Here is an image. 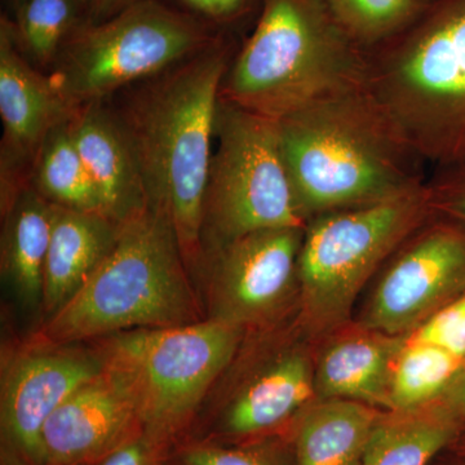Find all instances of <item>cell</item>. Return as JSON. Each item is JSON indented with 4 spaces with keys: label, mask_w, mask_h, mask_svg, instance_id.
Returning a JSON list of instances; mask_svg holds the SVG:
<instances>
[{
    "label": "cell",
    "mask_w": 465,
    "mask_h": 465,
    "mask_svg": "<svg viewBox=\"0 0 465 465\" xmlns=\"http://www.w3.org/2000/svg\"><path fill=\"white\" fill-rule=\"evenodd\" d=\"M232 61L225 33L204 50L145 79L115 113L139 162L148 206L170 220L192 277L201 255L217 105Z\"/></svg>",
    "instance_id": "1"
},
{
    "label": "cell",
    "mask_w": 465,
    "mask_h": 465,
    "mask_svg": "<svg viewBox=\"0 0 465 465\" xmlns=\"http://www.w3.org/2000/svg\"><path fill=\"white\" fill-rule=\"evenodd\" d=\"M300 215L381 203L423 186L424 162L365 88L318 100L277 121Z\"/></svg>",
    "instance_id": "2"
},
{
    "label": "cell",
    "mask_w": 465,
    "mask_h": 465,
    "mask_svg": "<svg viewBox=\"0 0 465 465\" xmlns=\"http://www.w3.org/2000/svg\"><path fill=\"white\" fill-rule=\"evenodd\" d=\"M365 54L363 88L401 139L437 170L465 163V0H430Z\"/></svg>",
    "instance_id": "3"
},
{
    "label": "cell",
    "mask_w": 465,
    "mask_h": 465,
    "mask_svg": "<svg viewBox=\"0 0 465 465\" xmlns=\"http://www.w3.org/2000/svg\"><path fill=\"white\" fill-rule=\"evenodd\" d=\"M206 320L173 224L146 208L121 224L114 246L81 290L42 323L34 338L84 344L137 329Z\"/></svg>",
    "instance_id": "4"
},
{
    "label": "cell",
    "mask_w": 465,
    "mask_h": 465,
    "mask_svg": "<svg viewBox=\"0 0 465 465\" xmlns=\"http://www.w3.org/2000/svg\"><path fill=\"white\" fill-rule=\"evenodd\" d=\"M366 54L324 0H262L258 21L220 99L280 121L318 100L365 87Z\"/></svg>",
    "instance_id": "5"
},
{
    "label": "cell",
    "mask_w": 465,
    "mask_h": 465,
    "mask_svg": "<svg viewBox=\"0 0 465 465\" xmlns=\"http://www.w3.org/2000/svg\"><path fill=\"white\" fill-rule=\"evenodd\" d=\"M425 183L393 200L313 217L298 260L295 322L312 341L351 322L361 291L432 217Z\"/></svg>",
    "instance_id": "6"
},
{
    "label": "cell",
    "mask_w": 465,
    "mask_h": 465,
    "mask_svg": "<svg viewBox=\"0 0 465 465\" xmlns=\"http://www.w3.org/2000/svg\"><path fill=\"white\" fill-rule=\"evenodd\" d=\"M244 335L232 324L203 320L113 333L87 344L133 401L145 433L164 445L195 420Z\"/></svg>",
    "instance_id": "7"
},
{
    "label": "cell",
    "mask_w": 465,
    "mask_h": 465,
    "mask_svg": "<svg viewBox=\"0 0 465 465\" xmlns=\"http://www.w3.org/2000/svg\"><path fill=\"white\" fill-rule=\"evenodd\" d=\"M223 34L167 0H139L104 23L76 27L52 65L51 84L75 109L166 72Z\"/></svg>",
    "instance_id": "8"
},
{
    "label": "cell",
    "mask_w": 465,
    "mask_h": 465,
    "mask_svg": "<svg viewBox=\"0 0 465 465\" xmlns=\"http://www.w3.org/2000/svg\"><path fill=\"white\" fill-rule=\"evenodd\" d=\"M215 139L202 213L201 255L250 232L307 225L284 163L277 121L220 99Z\"/></svg>",
    "instance_id": "9"
},
{
    "label": "cell",
    "mask_w": 465,
    "mask_h": 465,
    "mask_svg": "<svg viewBox=\"0 0 465 465\" xmlns=\"http://www.w3.org/2000/svg\"><path fill=\"white\" fill-rule=\"evenodd\" d=\"M313 342L295 317L246 333L198 412L210 418L211 440L242 442L291 430L317 401Z\"/></svg>",
    "instance_id": "10"
},
{
    "label": "cell",
    "mask_w": 465,
    "mask_h": 465,
    "mask_svg": "<svg viewBox=\"0 0 465 465\" xmlns=\"http://www.w3.org/2000/svg\"><path fill=\"white\" fill-rule=\"evenodd\" d=\"M304 228L266 229L202 252L193 272L206 320L262 331L298 313Z\"/></svg>",
    "instance_id": "11"
},
{
    "label": "cell",
    "mask_w": 465,
    "mask_h": 465,
    "mask_svg": "<svg viewBox=\"0 0 465 465\" xmlns=\"http://www.w3.org/2000/svg\"><path fill=\"white\" fill-rule=\"evenodd\" d=\"M379 272L357 322L410 336L465 292V224L433 215Z\"/></svg>",
    "instance_id": "12"
},
{
    "label": "cell",
    "mask_w": 465,
    "mask_h": 465,
    "mask_svg": "<svg viewBox=\"0 0 465 465\" xmlns=\"http://www.w3.org/2000/svg\"><path fill=\"white\" fill-rule=\"evenodd\" d=\"M103 372L90 344H54L26 335L3 351L0 419L9 451L25 465H45V421L79 388Z\"/></svg>",
    "instance_id": "13"
},
{
    "label": "cell",
    "mask_w": 465,
    "mask_h": 465,
    "mask_svg": "<svg viewBox=\"0 0 465 465\" xmlns=\"http://www.w3.org/2000/svg\"><path fill=\"white\" fill-rule=\"evenodd\" d=\"M143 433L133 401L103 370L67 397L45 421V465H92Z\"/></svg>",
    "instance_id": "14"
},
{
    "label": "cell",
    "mask_w": 465,
    "mask_h": 465,
    "mask_svg": "<svg viewBox=\"0 0 465 465\" xmlns=\"http://www.w3.org/2000/svg\"><path fill=\"white\" fill-rule=\"evenodd\" d=\"M409 336L349 322L321 339L314 351L318 400H348L390 411L394 362Z\"/></svg>",
    "instance_id": "15"
},
{
    "label": "cell",
    "mask_w": 465,
    "mask_h": 465,
    "mask_svg": "<svg viewBox=\"0 0 465 465\" xmlns=\"http://www.w3.org/2000/svg\"><path fill=\"white\" fill-rule=\"evenodd\" d=\"M69 125L105 215L124 224L143 213L149 206L139 162L118 115L96 101L73 109Z\"/></svg>",
    "instance_id": "16"
},
{
    "label": "cell",
    "mask_w": 465,
    "mask_h": 465,
    "mask_svg": "<svg viewBox=\"0 0 465 465\" xmlns=\"http://www.w3.org/2000/svg\"><path fill=\"white\" fill-rule=\"evenodd\" d=\"M54 204L33 185L17 186L2 197L0 273L5 292L33 332L43 323L45 272Z\"/></svg>",
    "instance_id": "17"
},
{
    "label": "cell",
    "mask_w": 465,
    "mask_h": 465,
    "mask_svg": "<svg viewBox=\"0 0 465 465\" xmlns=\"http://www.w3.org/2000/svg\"><path fill=\"white\" fill-rule=\"evenodd\" d=\"M73 109L54 90L50 76L36 72L17 41L15 21L0 20V116L12 159H35L52 128Z\"/></svg>",
    "instance_id": "18"
},
{
    "label": "cell",
    "mask_w": 465,
    "mask_h": 465,
    "mask_svg": "<svg viewBox=\"0 0 465 465\" xmlns=\"http://www.w3.org/2000/svg\"><path fill=\"white\" fill-rule=\"evenodd\" d=\"M119 229L121 224L103 213L54 207L45 262L43 322L81 290L114 246Z\"/></svg>",
    "instance_id": "19"
},
{
    "label": "cell",
    "mask_w": 465,
    "mask_h": 465,
    "mask_svg": "<svg viewBox=\"0 0 465 465\" xmlns=\"http://www.w3.org/2000/svg\"><path fill=\"white\" fill-rule=\"evenodd\" d=\"M384 412L356 401H316L291 427L296 465H365Z\"/></svg>",
    "instance_id": "20"
},
{
    "label": "cell",
    "mask_w": 465,
    "mask_h": 465,
    "mask_svg": "<svg viewBox=\"0 0 465 465\" xmlns=\"http://www.w3.org/2000/svg\"><path fill=\"white\" fill-rule=\"evenodd\" d=\"M465 430L430 407L385 411L367 450L365 465H428Z\"/></svg>",
    "instance_id": "21"
},
{
    "label": "cell",
    "mask_w": 465,
    "mask_h": 465,
    "mask_svg": "<svg viewBox=\"0 0 465 465\" xmlns=\"http://www.w3.org/2000/svg\"><path fill=\"white\" fill-rule=\"evenodd\" d=\"M69 118L52 128L43 140L34 159L32 185L58 207L105 215L96 186L76 149Z\"/></svg>",
    "instance_id": "22"
},
{
    "label": "cell",
    "mask_w": 465,
    "mask_h": 465,
    "mask_svg": "<svg viewBox=\"0 0 465 465\" xmlns=\"http://www.w3.org/2000/svg\"><path fill=\"white\" fill-rule=\"evenodd\" d=\"M464 361L433 342L409 336L394 362L390 411H414L432 403Z\"/></svg>",
    "instance_id": "23"
},
{
    "label": "cell",
    "mask_w": 465,
    "mask_h": 465,
    "mask_svg": "<svg viewBox=\"0 0 465 465\" xmlns=\"http://www.w3.org/2000/svg\"><path fill=\"white\" fill-rule=\"evenodd\" d=\"M85 14L76 0H27L15 17L18 45L33 65L52 66Z\"/></svg>",
    "instance_id": "24"
},
{
    "label": "cell",
    "mask_w": 465,
    "mask_h": 465,
    "mask_svg": "<svg viewBox=\"0 0 465 465\" xmlns=\"http://www.w3.org/2000/svg\"><path fill=\"white\" fill-rule=\"evenodd\" d=\"M332 16L362 50L405 29L425 5L420 0H324Z\"/></svg>",
    "instance_id": "25"
},
{
    "label": "cell",
    "mask_w": 465,
    "mask_h": 465,
    "mask_svg": "<svg viewBox=\"0 0 465 465\" xmlns=\"http://www.w3.org/2000/svg\"><path fill=\"white\" fill-rule=\"evenodd\" d=\"M177 459L179 465H296L291 432L242 442H193Z\"/></svg>",
    "instance_id": "26"
},
{
    "label": "cell",
    "mask_w": 465,
    "mask_h": 465,
    "mask_svg": "<svg viewBox=\"0 0 465 465\" xmlns=\"http://www.w3.org/2000/svg\"><path fill=\"white\" fill-rule=\"evenodd\" d=\"M410 336L433 342L465 360V292Z\"/></svg>",
    "instance_id": "27"
},
{
    "label": "cell",
    "mask_w": 465,
    "mask_h": 465,
    "mask_svg": "<svg viewBox=\"0 0 465 465\" xmlns=\"http://www.w3.org/2000/svg\"><path fill=\"white\" fill-rule=\"evenodd\" d=\"M425 189L434 215L465 224V163L440 168Z\"/></svg>",
    "instance_id": "28"
},
{
    "label": "cell",
    "mask_w": 465,
    "mask_h": 465,
    "mask_svg": "<svg viewBox=\"0 0 465 465\" xmlns=\"http://www.w3.org/2000/svg\"><path fill=\"white\" fill-rule=\"evenodd\" d=\"M260 5L262 0H173V7L224 32L226 27L249 17L255 9L260 11Z\"/></svg>",
    "instance_id": "29"
},
{
    "label": "cell",
    "mask_w": 465,
    "mask_h": 465,
    "mask_svg": "<svg viewBox=\"0 0 465 465\" xmlns=\"http://www.w3.org/2000/svg\"><path fill=\"white\" fill-rule=\"evenodd\" d=\"M163 446L143 433L92 465H158Z\"/></svg>",
    "instance_id": "30"
},
{
    "label": "cell",
    "mask_w": 465,
    "mask_h": 465,
    "mask_svg": "<svg viewBox=\"0 0 465 465\" xmlns=\"http://www.w3.org/2000/svg\"><path fill=\"white\" fill-rule=\"evenodd\" d=\"M425 407L465 428V361L442 393Z\"/></svg>",
    "instance_id": "31"
},
{
    "label": "cell",
    "mask_w": 465,
    "mask_h": 465,
    "mask_svg": "<svg viewBox=\"0 0 465 465\" xmlns=\"http://www.w3.org/2000/svg\"><path fill=\"white\" fill-rule=\"evenodd\" d=\"M139 0H91L85 24H100L121 14Z\"/></svg>",
    "instance_id": "32"
},
{
    "label": "cell",
    "mask_w": 465,
    "mask_h": 465,
    "mask_svg": "<svg viewBox=\"0 0 465 465\" xmlns=\"http://www.w3.org/2000/svg\"><path fill=\"white\" fill-rule=\"evenodd\" d=\"M451 449L454 450L458 457L465 458V430L458 437V440L452 443Z\"/></svg>",
    "instance_id": "33"
},
{
    "label": "cell",
    "mask_w": 465,
    "mask_h": 465,
    "mask_svg": "<svg viewBox=\"0 0 465 465\" xmlns=\"http://www.w3.org/2000/svg\"><path fill=\"white\" fill-rule=\"evenodd\" d=\"M9 2H11L12 7H14L15 17H16L20 14L21 9L24 8V5H25L27 0H9Z\"/></svg>",
    "instance_id": "34"
},
{
    "label": "cell",
    "mask_w": 465,
    "mask_h": 465,
    "mask_svg": "<svg viewBox=\"0 0 465 465\" xmlns=\"http://www.w3.org/2000/svg\"><path fill=\"white\" fill-rule=\"evenodd\" d=\"M81 5L82 9H84L85 14V20H87L88 8H90L91 0H76Z\"/></svg>",
    "instance_id": "35"
},
{
    "label": "cell",
    "mask_w": 465,
    "mask_h": 465,
    "mask_svg": "<svg viewBox=\"0 0 465 465\" xmlns=\"http://www.w3.org/2000/svg\"><path fill=\"white\" fill-rule=\"evenodd\" d=\"M421 3H423V5H427V3H430V0H420Z\"/></svg>",
    "instance_id": "36"
},
{
    "label": "cell",
    "mask_w": 465,
    "mask_h": 465,
    "mask_svg": "<svg viewBox=\"0 0 465 465\" xmlns=\"http://www.w3.org/2000/svg\"><path fill=\"white\" fill-rule=\"evenodd\" d=\"M18 465H25V464H18ZM45 465H51V464H45Z\"/></svg>",
    "instance_id": "37"
},
{
    "label": "cell",
    "mask_w": 465,
    "mask_h": 465,
    "mask_svg": "<svg viewBox=\"0 0 465 465\" xmlns=\"http://www.w3.org/2000/svg\"><path fill=\"white\" fill-rule=\"evenodd\" d=\"M460 465H465V464H460Z\"/></svg>",
    "instance_id": "38"
}]
</instances>
